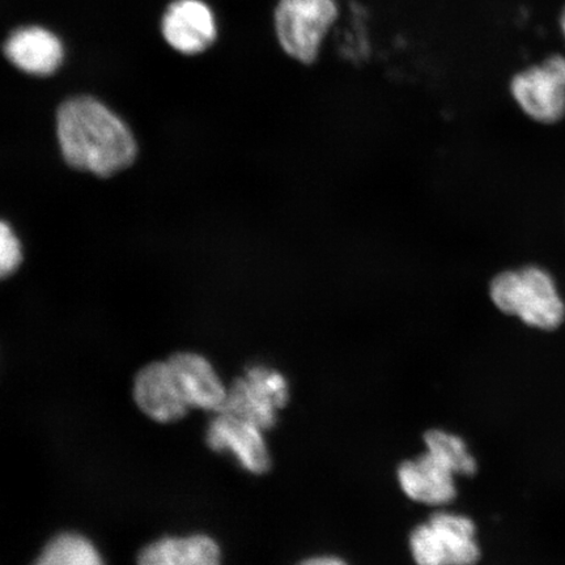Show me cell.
<instances>
[{
  "label": "cell",
  "instance_id": "1",
  "mask_svg": "<svg viewBox=\"0 0 565 565\" xmlns=\"http://www.w3.org/2000/svg\"><path fill=\"white\" fill-rule=\"evenodd\" d=\"M55 134L66 164L100 179L126 171L138 158L129 125L95 97L63 102L56 110Z\"/></svg>",
  "mask_w": 565,
  "mask_h": 565
},
{
  "label": "cell",
  "instance_id": "2",
  "mask_svg": "<svg viewBox=\"0 0 565 565\" xmlns=\"http://www.w3.org/2000/svg\"><path fill=\"white\" fill-rule=\"evenodd\" d=\"M491 300L508 316L533 329L554 331L565 321V303L551 275L539 266L521 267L494 277Z\"/></svg>",
  "mask_w": 565,
  "mask_h": 565
},
{
  "label": "cell",
  "instance_id": "3",
  "mask_svg": "<svg viewBox=\"0 0 565 565\" xmlns=\"http://www.w3.org/2000/svg\"><path fill=\"white\" fill-rule=\"evenodd\" d=\"M416 565H476L482 557L476 522L456 512H436L409 535Z\"/></svg>",
  "mask_w": 565,
  "mask_h": 565
},
{
  "label": "cell",
  "instance_id": "4",
  "mask_svg": "<svg viewBox=\"0 0 565 565\" xmlns=\"http://www.w3.org/2000/svg\"><path fill=\"white\" fill-rule=\"evenodd\" d=\"M339 17L337 0H278L274 30L289 58L312 65Z\"/></svg>",
  "mask_w": 565,
  "mask_h": 565
},
{
  "label": "cell",
  "instance_id": "5",
  "mask_svg": "<svg viewBox=\"0 0 565 565\" xmlns=\"http://www.w3.org/2000/svg\"><path fill=\"white\" fill-rule=\"evenodd\" d=\"M288 401L289 384L285 374L273 366L256 364L233 381L221 412L267 430L275 427Z\"/></svg>",
  "mask_w": 565,
  "mask_h": 565
},
{
  "label": "cell",
  "instance_id": "6",
  "mask_svg": "<svg viewBox=\"0 0 565 565\" xmlns=\"http://www.w3.org/2000/svg\"><path fill=\"white\" fill-rule=\"evenodd\" d=\"M512 96L526 116L540 124L553 125L565 116V58L550 56L539 66L513 77Z\"/></svg>",
  "mask_w": 565,
  "mask_h": 565
},
{
  "label": "cell",
  "instance_id": "7",
  "mask_svg": "<svg viewBox=\"0 0 565 565\" xmlns=\"http://www.w3.org/2000/svg\"><path fill=\"white\" fill-rule=\"evenodd\" d=\"M265 430L228 413H216L207 428L206 441L217 454H228L244 470L263 476L271 468Z\"/></svg>",
  "mask_w": 565,
  "mask_h": 565
},
{
  "label": "cell",
  "instance_id": "8",
  "mask_svg": "<svg viewBox=\"0 0 565 565\" xmlns=\"http://www.w3.org/2000/svg\"><path fill=\"white\" fill-rule=\"evenodd\" d=\"M161 32L175 52L202 54L215 44L217 21L203 0H174L161 21Z\"/></svg>",
  "mask_w": 565,
  "mask_h": 565
},
{
  "label": "cell",
  "instance_id": "9",
  "mask_svg": "<svg viewBox=\"0 0 565 565\" xmlns=\"http://www.w3.org/2000/svg\"><path fill=\"white\" fill-rule=\"evenodd\" d=\"M401 490L415 503L445 507L457 498V476L428 451L398 468Z\"/></svg>",
  "mask_w": 565,
  "mask_h": 565
},
{
  "label": "cell",
  "instance_id": "10",
  "mask_svg": "<svg viewBox=\"0 0 565 565\" xmlns=\"http://www.w3.org/2000/svg\"><path fill=\"white\" fill-rule=\"evenodd\" d=\"M167 360L189 408L221 412L228 387L206 358L193 352H177Z\"/></svg>",
  "mask_w": 565,
  "mask_h": 565
},
{
  "label": "cell",
  "instance_id": "11",
  "mask_svg": "<svg viewBox=\"0 0 565 565\" xmlns=\"http://www.w3.org/2000/svg\"><path fill=\"white\" fill-rule=\"evenodd\" d=\"M134 398L141 412L159 423L180 420L190 409L167 360L139 371L134 383Z\"/></svg>",
  "mask_w": 565,
  "mask_h": 565
},
{
  "label": "cell",
  "instance_id": "12",
  "mask_svg": "<svg viewBox=\"0 0 565 565\" xmlns=\"http://www.w3.org/2000/svg\"><path fill=\"white\" fill-rule=\"evenodd\" d=\"M7 60L32 76H51L62 66L65 49L56 35L42 26H23L13 31L3 46Z\"/></svg>",
  "mask_w": 565,
  "mask_h": 565
},
{
  "label": "cell",
  "instance_id": "13",
  "mask_svg": "<svg viewBox=\"0 0 565 565\" xmlns=\"http://www.w3.org/2000/svg\"><path fill=\"white\" fill-rule=\"evenodd\" d=\"M138 565H222V553L207 535L164 539L141 551Z\"/></svg>",
  "mask_w": 565,
  "mask_h": 565
},
{
  "label": "cell",
  "instance_id": "14",
  "mask_svg": "<svg viewBox=\"0 0 565 565\" xmlns=\"http://www.w3.org/2000/svg\"><path fill=\"white\" fill-rule=\"evenodd\" d=\"M426 451L439 459L457 477L470 478L478 472V461L461 436L444 429H429L424 435Z\"/></svg>",
  "mask_w": 565,
  "mask_h": 565
},
{
  "label": "cell",
  "instance_id": "15",
  "mask_svg": "<svg viewBox=\"0 0 565 565\" xmlns=\"http://www.w3.org/2000/svg\"><path fill=\"white\" fill-rule=\"evenodd\" d=\"M33 565H105L100 553L84 536L65 533L42 550Z\"/></svg>",
  "mask_w": 565,
  "mask_h": 565
},
{
  "label": "cell",
  "instance_id": "16",
  "mask_svg": "<svg viewBox=\"0 0 565 565\" xmlns=\"http://www.w3.org/2000/svg\"><path fill=\"white\" fill-rule=\"evenodd\" d=\"M23 244L10 223L0 218V280L12 277L23 264Z\"/></svg>",
  "mask_w": 565,
  "mask_h": 565
},
{
  "label": "cell",
  "instance_id": "17",
  "mask_svg": "<svg viewBox=\"0 0 565 565\" xmlns=\"http://www.w3.org/2000/svg\"><path fill=\"white\" fill-rule=\"evenodd\" d=\"M296 565H349L342 557L333 555H321L308 557V559L300 562Z\"/></svg>",
  "mask_w": 565,
  "mask_h": 565
},
{
  "label": "cell",
  "instance_id": "18",
  "mask_svg": "<svg viewBox=\"0 0 565 565\" xmlns=\"http://www.w3.org/2000/svg\"><path fill=\"white\" fill-rule=\"evenodd\" d=\"M561 25H562V31H563L564 39H565V9L563 11V15H562V20H561Z\"/></svg>",
  "mask_w": 565,
  "mask_h": 565
}]
</instances>
